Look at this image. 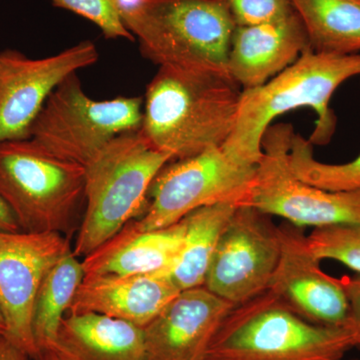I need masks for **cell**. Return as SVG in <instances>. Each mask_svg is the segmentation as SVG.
<instances>
[{
  "mask_svg": "<svg viewBox=\"0 0 360 360\" xmlns=\"http://www.w3.org/2000/svg\"><path fill=\"white\" fill-rule=\"evenodd\" d=\"M0 333H6V324H4L1 311H0Z\"/></svg>",
  "mask_w": 360,
  "mask_h": 360,
  "instance_id": "cell-31",
  "label": "cell"
},
{
  "mask_svg": "<svg viewBox=\"0 0 360 360\" xmlns=\"http://www.w3.org/2000/svg\"><path fill=\"white\" fill-rule=\"evenodd\" d=\"M111 1L115 6L116 11L120 14L125 27H127V23L132 20L142 4V0H111Z\"/></svg>",
  "mask_w": 360,
  "mask_h": 360,
  "instance_id": "cell-28",
  "label": "cell"
},
{
  "mask_svg": "<svg viewBox=\"0 0 360 360\" xmlns=\"http://www.w3.org/2000/svg\"><path fill=\"white\" fill-rule=\"evenodd\" d=\"M72 251L60 232L0 231V311L6 335L32 357L35 298L47 272Z\"/></svg>",
  "mask_w": 360,
  "mask_h": 360,
  "instance_id": "cell-12",
  "label": "cell"
},
{
  "mask_svg": "<svg viewBox=\"0 0 360 360\" xmlns=\"http://www.w3.org/2000/svg\"><path fill=\"white\" fill-rule=\"evenodd\" d=\"M20 226L9 206L0 196V231H20Z\"/></svg>",
  "mask_w": 360,
  "mask_h": 360,
  "instance_id": "cell-29",
  "label": "cell"
},
{
  "mask_svg": "<svg viewBox=\"0 0 360 360\" xmlns=\"http://www.w3.org/2000/svg\"><path fill=\"white\" fill-rule=\"evenodd\" d=\"M233 307L205 286L180 291L143 328L148 360H205Z\"/></svg>",
  "mask_w": 360,
  "mask_h": 360,
  "instance_id": "cell-14",
  "label": "cell"
},
{
  "mask_svg": "<svg viewBox=\"0 0 360 360\" xmlns=\"http://www.w3.org/2000/svg\"><path fill=\"white\" fill-rule=\"evenodd\" d=\"M277 231L281 253L267 290L305 321L343 328L348 300L341 279L321 269L302 227L285 222Z\"/></svg>",
  "mask_w": 360,
  "mask_h": 360,
  "instance_id": "cell-13",
  "label": "cell"
},
{
  "mask_svg": "<svg viewBox=\"0 0 360 360\" xmlns=\"http://www.w3.org/2000/svg\"><path fill=\"white\" fill-rule=\"evenodd\" d=\"M84 277L82 262L72 251L47 272L33 309V336L39 352L51 348Z\"/></svg>",
  "mask_w": 360,
  "mask_h": 360,
  "instance_id": "cell-21",
  "label": "cell"
},
{
  "mask_svg": "<svg viewBox=\"0 0 360 360\" xmlns=\"http://www.w3.org/2000/svg\"><path fill=\"white\" fill-rule=\"evenodd\" d=\"M352 348L347 329L305 321L266 290L233 307L205 360H343Z\"/></svg>",
  "mask_w": 360,
  "mask_h": 360,
  "instance_id": "cell-4",
  "label": "cell"
},
{
  "mask_svg": "<svg viewBox=\"0 0 360 360\" xmlns=\"http://www.w3.org/2000/svg\"><path fill=\"white\" fill-rule=\"evenodd\" d=\"M98 58L90 40L42 58L16 49L0 51V144L30 139L33 122L54 89L73 73L96 65Z\"/></svg>",
  "mask_w": 360,
  "mask_h": 360,
  "instance_id": "cell-11",
  "label": "cell"
},
{
  "mask_svg": "<svg viewBox=\"0 0 360 360\" xmlns=\"http://www.w3.org/2000/svg\"><path fill=\"white\" fill-rule=\"evenodd\" d=\"M169 155L151 148L141 132L116 137L85 165V212L73 255L84 257L143 214L148 191Z\"/></svg>",
  "mask_w": 360,
  "mask_h": 360,
  "instance_id": "cell-3",
  "label": "cell"
},
{
  "mask_svg": "<svg viewBox=\"0 0 360 360\" xmlns=\"http://www.w3.org/2000/svg\"><path fill=\"white\" fill-rule=\"evenodd\" d=\"M238 205L219 203L184 217V245L167 276L180 291L203 286L219 239Z\"/></svg>",
  "mask_w": 360,
  "mask_h": 360,
  "instance_id": "cell-19",
  "label": "cell"
},
{
  "mask_svg": "<svg viewBox=\"0 0 360 360\" xmlns=\"http://www.w3.org/2000/svg\"><path fill=\"white\" fill-rule=\"evenodd\" d=\"M236 27L221 0H142L127 25L155 65L226 75Z\"/></svg>",
  "mask_w": 360,
  "mask_h": 360,
  "instance_id": "cell-5",
  "label": "cell"
},
{
  "mask_svg": "<svg viewBox=\"0 0 360 360\" xmlns=\"http://www.w3.org/2000/svg\"><path fill=\"white\" fill-rule=\"evenodd\" d=\"M142 117L143 97L96 101L73 73L49 97L28 141L54 158L85 167L116 137L139 131Z\"/></svg>",
  "mask_w": 360,
  "mask_h": 360,
  "instance_id": "cell-6",
  "label": "cell"
},
{
  "mask_svg": "<svg viewBox=\"0 0 360 360\" xmlns=\"http://www.w3.org/2000/svg\"><path fill=\"white\" fill-rule=\"evenodd\" d=\"M184 222L141 231L131 222L82 260L84 276L167 274L184 245Z\"/></svg>",
  "mask_w": 360,
  "mask_h": 360,
  "instance_id": "cell-17",
  "label": "cell"
},
{
  "mask_svg": "<svg viewBox=\"0 0 360 360\" xmlns=\"http://www.w3.org/2000/svg\"><path fill=\"white\" fill-rule=\"evenodd\" d=\"M290 165L295 176L310 186L329 191H360V155L342 165L321 162L314 158V146L309 139L295 131Z\"/></svg>",
  "mask_w": 360,
  "mask_h": 360,
  "instance_id": "cell-22",
  "label": "cell"
},
{
  "mask_svg": "<svg viewBox=\"0 0 360 360\" xmlns=\"http://www.w3.org/2000/svg\"><path fill=\"white\" fill-rule=\"evenodd\" d=\"M0 196L25 232H63L85 202V168L30 141L0 144Z\"/></svg>",
  "mask_w": 360,
  "mask_h": 360,
  "instance_id": "cell-7",
  "label": "cell"
},
{
  "mask_svg": "<svg viewBox=\"0 0 360 360\" xmlns=\"http://www.w3.org/2000/svg\"><path fill=\"white\" fill-rule=\"evenodd\" d=\"M167 274L84 276L68 314H97L144 328L179 295Z\"/></svg>",
  "mask_w": 360,
  "mask_h": 360,
  "instance_id": "cell-16",
  "label": "cell"
},
{
  "mask_svg": "<svg viewBox=\"0 0 360 360\" xmlns=\"http://www.w3.org/2000/svg\"><path fill=\"white\" fill-rule=\"evenodd\" d=\"M241 94L226 73L160 66L146 87L139 132L172 161L221 148L236 127Z\"/></svg>",
  "mask_w": 360,
  "mask_h": 360,
  "instance_id": "cell-1",
  "label": "cell"
},
{
  "mask_svg": "<svg viewBox=\"0 0 360 360\" xmlns=\"http://www.w3.org/2000/svg\"><path fill=\"white\" fill-rule=\"evenodd\" d=\"M293 134L290 123L270 125L265 131L262 158L245 205L300 227L360 224V191H326L293 174L290 165Z\"/></svg>",
  "mask_w": 360,
  "mask_h": 360,
  "instance_id": "cell-8",
  "label": "cell"
},
{
  "mask_svg": "<svg viewBox=\"0 0 360 360\" xmlns=\"http://www.w3.org/2000/svg\"><path fill=\"white\" fill-rule=\"evenodd\" d=\"M49 349L63 360H148L143 328L97 314H70Z\"/></svg>",
  "mask_w": 360,
  "mask_h": 360,
  "instance_id": "cell-18",
  "label": "cell"
},
{
  "mask_svg": "<svg viewBox=\"0 0 360 360\" xmlns=\"http://www.w3.org/2000/svg\"><path fill=\"white\" fill-rule=\"evenodd\" d=\"M255 169L238 162L222 148L172 161L151 184L146 212L130 222L137 231H156L177 224L203 206L245 205Z\"/></svg>",
  "mask_w": 360,
  "mask_h": 360,
  "instance_id": "cell-9",
  "label": "cell"
},
{
  "mask_svg": "<svg viewBox=\"0 0 360 360\" xmlns=\"http://www.w3.org/2000/svg\"><path fill=\"white\" fill-rule=\"evenodd\" d=\"M340 279L348 300L347 319L343 328L347 329L352 338L354 348L360 350V274Z\"/></svg>",
  "mask_w": 360,
  "mask_h": 360,
  "instance_id": "cell-26",
  "label": "cell"
},
{
  "mask_svg": "<svg viewBox=\"0 0 360 360\" xmlns=\"http://www.w3.org/2000/svg\"><path fill=\"white\" fill-rule=\"evenodd\" d=\"M307 243L319 260H335L360 274V224L314 229Z\"/></svg>",
  "mask_w": 360,
  "mask_h": 360,
  "instance_id": "cell-23",
  "label": "cell"
},
{
  "mask_svg": "<svg viewBox=\"0 0 360 360\" xmlns=\"http://www.w3.org/2000/svg\"><path fill=\"white\" fill-rule=\"evenodd\" d=\"M309 49V37L295 13L260 25L236 26L227 73L241 89H255L276 77Z\"/></svg>",
  "mask_w": 360,
  "mask_h": 360,
  "instance_id": "cell-15",
  "label": "cell"
},
{
  "mask_svg": "<svg viewBox=\"0 0 360 360\" xmlns=\"http://www.w3.org/2000/svg\"><path fill=\"white\" fill-rule=\"evenodd\" d=\"M0 360H32V357L9 340L6 333H0Z\"/></svg>",
  "mask_w": 360,
  "mask_h": 360,
  "instance_id": "cell-27",
  "label": "cell"
},
{
  "mask_svg": "<svg viewBox=\"0 0 360 360\" xmlns=\"http://www.w3.org/2000/svg\"><path fill=\"white\" fill-rule=\"evenodd\" d=\"M32 360H63L53 350L44 349L37 352V354Z\"/></svg>",
  "mask_w": 360,
  "mask_h": 360,
  "instance_id": "cell-30",
  "label": "cell"
},
{
  "mask_svg": "<svg viewBox=\"0 0 360 360\" xmlns=\"http://www.w3.org/2000/svg\"><path fill=\"white\" fill-rule=\"evenodd\" d=\"M360 75V53H317L311 49L266 84L243 90L233 131L225 142L227 155L248 167L262 158V137L272 122L296 108H309L317 115L309 137L312 146H326L336 129L331 97L343 82Z\"/></svg>",
  "mask_w": 360,
  "mask_h": 360,
  "instance_id": "cell-2",
  "label": "cell"
},
{
  "mask_svg": "<svg viewBox=\"0 0 360 360\" xmlns=\"http://www.w3.org/2000/svg\"><path fill=\"white\" fill-rule=\"evenodd\" d=\"M352 360H360V359H352Z\"/></svg>",
  "mask_w": 360,
  "mask_h": 360,
  "instance_id": "cell-32",
  "label": "cell"
},
{
  "mask_svg": "<svg viewBox=\"0 0 360 360\" xmlns=\"http://www.w3.org/2000/svg\"><path fill=\"white\" fill-rule=\"evenodd\" d=\"M281 253L277 226L269 215L238 205L219 239L205 288L234 307L269 290Z\"/></svg>",
  "mask_w": 360,
  "mask_h": 360,
  "instance_id": "cell-10",
  "label": "cell"
},
{
  "mask_svg": "<svg viewBox=\"0 0 360 360\" xmlns=\"http://www.w3.org/2000/svg\"><path fill=\"white\" fill-rule=\"evenodd\" d=\"M54 6L66 9L94 23L106 39H127L135 37L123 25L111 0H49Z\"/></svg>",
  "mask_w": 360,
  "mask_h": 360,
  "instance_id": "cell-24",
  "label": "cell"
},
{
  "mask_svg": "<svg viewBox=\"0 0 360 360\" xmlns=\"http://www.w3.org/2000/svg\"><path fill=\"white\" fill-rule=\"evenodd\" d=\"M310 49L317 53H360V0H290Z\"/></svg>",
  "mask_w": 360,
  "mask_h": 360,
  "instance_id": "cell-20",
  "label": "cell"
},
{
  "mask_svg": "<svg viewBox=\"0 0 360 360\" xmlns=\"http://www.w3.org/2000/svg\"><path fill=\"white\" fill-rule=\"evenodd\" d=\"M236 26H250L286 18L295 13L290 0H221Z\"/></svg>",
  "mask_w": 360,
  "mask_h": 360,
  "instance_id": "cell-25",
  "label": "cell"
}]
</instances>
